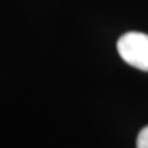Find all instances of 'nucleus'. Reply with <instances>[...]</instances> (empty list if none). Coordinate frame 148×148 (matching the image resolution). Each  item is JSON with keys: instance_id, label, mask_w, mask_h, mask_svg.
I'll return each instance as SVG.
<instances>
[{"instance_id": "nucleus-1", "label": "nucleus", "mask_w": 148, "mask_h": 148, "mask_svg": "<svg viewBox=\"0 0 148 148\" xmlns=\"http://www.w3.org/2000/svg\"><path fill=\"white\" fill-rule=\"evenodd\" d=\"M118 53L127 64L143 71H148V34L129 32L116 42Z\"/></svg>"}, {"instance_id": "nucleus-2", "label": "nucleus", "mask_w": 148, "mask_h": 148, "mask_svg": "<svg viewBox=\"0 0 148 148\" xmlns=\"http://www.w3.org/2000/svg\"><path fill=\"white\" fill-rule=\"evenodd\" d=\"M137 148H148V126L141 129V132L138 133L137 141H136Z\"/></svg>"}]
</instances>
